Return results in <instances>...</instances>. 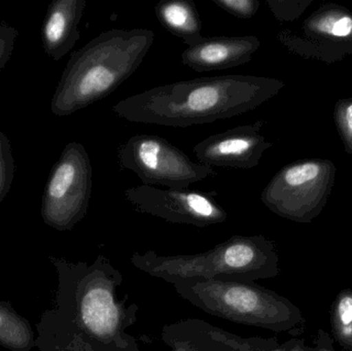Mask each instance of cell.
Segmentation results:
<instances>
[{"label": "cell", "mask_w": 352, "mask_h": 351, "mask_svg": "<svg viewBox=\"0 0 352 351\" xmlns=\"http://www.w3.org/2000/svg\"><path fill=\"white\" fill-rule=\"evenodd\" d=\"M19 31L14 27L0 23V71L6 67L14 52Z\"/></svg>", "instance_id": "17"}, {"label": "cell", "mask_w": 352, "mask_h": 351, "mask_svg": "<svg viewBox=\"0 0 352 351\" xmlns=\"http://www.w3.org/2000/svg\"><path fill=\"white\" fill-rule=\"evenodd\" d=\"M261 122L238 126L213 134L197 144L192 152L205 166L250 169L258 164L266 148L271 146L260 134Z\"/></svg>", "instance_id": "7"}, {"label": "cell", "mask_w": 352, "mask_h": 351, "mask_svg": "<svg viewBox=\"0 0 352 351\" xmlns=\"http://www.w3.org/2000/svg\"><path fill=\"white\" fill-rule=\"evenodd\" d=\"M215 5L239 19H250L256 14L260 2L256 0H211Z\"/></svg>", "instance_id": "16"}, {"label": "cell", "mask_w": 352, "mask_h": 351, "mask_svg": "<svg viewBox=\"0 0 352 351\" xmlns=\"http://www.w3.org/2000/svg\"><path fill=\"white\" fill-rule=\"evenodd\" d=\"M86 0H55L47 6L41 30L45 53L54 61L67 55L80 39L78 25Z\"/></svg>", "instance_id": "9"}, {"label": "cell", "mask_w": 352, "mask_h": 351, "mask_svg": "<svg viewBox=\"0 0 352 351\" xmlns=\"http://www.w3.org/2000/svg\"><path fill=\"white\" fill-rule=\"evenodd\" d=\"M118 158L122 168L133 171L146 185L182 191L217 175L213 167L192 162L177 146L156 135L132 136L118 148Z\"/></svg>", "instance_id": "4"}, {"label": "cell", "mask_w": 352, "mask_h": 351, "mask_svg": "<svg viewBox=\"0 0 352 351\" xmlns=\"http://www.w3.org/2000/svg\"><path fill=\"white\" fill-rule=\"evenodd\" d=\"M279 82L243 74L171 82L132 95L111 107L132 123L186 128L243 115L275 94Z\"/></svg>", "instance_id": "1"}, {"label": "cell", "mask_w": 352, "mask_h": 351, "mask_svg": "<svg viewBox=\"0 0 352 351\" xmlns=\"http://www.w3.org/2000/svg\"><path fill=\"white\" fill-rule=\"evenodd\" d=\"M32 326L19 315L8 301L0 300V346L12 351H30L36 348Z\"/></svg>", "instance_id": "12"}, {"label": "cell", "mask_w": 352, "mask_h": 351, "mask_svg": "<svg viewBox=\"0 0 352 351\" xmlns=\"http://www.w3.org/2000/svg\"><path fill=\"white\" fill-rule=\"evenodd\" d=\"M258 45L260 41L252 35L203 36L182 52V61L197 72L229 69L250 62Z\"/></svg>", "instance_id": "8"}, {"label": "cell", "mask_w": 352, "mask_h": 351, "mask_svg": "<svg viewBox=\"0 0 352 351\" xmlns=\"http://www.w3.org/2000/svg\"><path fill=\"white\" fill-rule=\"evenodd\" d=\"M155 12L160 24L188 47L203 38L202 22L194 1L164 0L157 4Z\"/></svg>", "instance_id": "11"}, {"label": "cell", "mask_w": 352, "mask_h": 351, "mask_svg": "<svg viewBox=\"0 0 352 351\" xmlns=\"http://www.w3.org/2000/svg\"><path fill=\"white\" fill-rule=\"evenodd\" d=\"M93 168L82 144H66L54 164L43 190L41 214L58 231L72 230L84 218L90 203Z\"/></svg>", "instance_id": "3"}, {"label": "cell", "mask_w": 352, "mask_h": 351, "mask_svg": "<svg viewBox=\"0 0 352 351\" xmlns=\"http://www.w3.org/2000/svg\"><path fill=\"white\" fill-rule=\"evenodd\" d=\"M335 333L342 343L352 346V293L343 292L338 298L333 317Z\"/></svg>", "instance_id": "13"}, {"label": "cell", "mask_w": 352, "mask_h": 351, "mask_svg": "<svg viewBox=\"0 0 352 351\" xmlns=\"http://www.w3.org/2000/svg\"><path fill=\"white\" fill-rule=\"evenodd\" d=\"M320 351H329V350H320Z\"/></svg>", "instance_id": "20"}, {"label": "cell", "mask_w": 352, "mask_h": 351, "mask_svg": "<svg viewBox=\"0 0 352 351\" xmlns=\"http://www.w3.org/2000/svg\"><path fill=\"white\" fill-rule=\"evenodd\" d=\"M339 123L345 138L352 146V102L346 103L339 113Z\"/></svg>", "instance_id": "18"}, {"label": "cell", "mask_w": 352, "mask_h": 351, "mask_svg": "<svg viewBox=\"0 0 352 351\" xmlns=\"http://www.w3.org/2000/svg\"><path fill=\"white\" fill-rule=\"evenodd\" d=\"M314 28L320 33L335 37H346L352 34V18L347 14H329L314 22Z\"/></svg>", "instance_id": "15"}, {"label": "cell", "mask_w": 352, "mask_h": 351, "mask_svg": "<svg viewBox=\"0 0 352 351\" xmlns=\"http://www.w3.org/2000/svg\"><path fill=\"white\" fill-rule=\"evenodd\" d=\"M212 284L210 292L217 296L219 309L227 310V315L248 319L250 323H276L285 309L281 303L248 286Z\"/></svg>", "instance_id": "10"}, {"label": "cell", "mask_w": 352, "mask_h": 351, "mask_svg": "<svg viewBox=\"0 0 352 351\" xmlns=\"http://www.w3.org/2000/svg\"><path fill=\"white\" fill-rule=\"evenodd\" d=\"M328 179V166L322 163L289 165L273 177L261 197L280 216L303 218L322 199Z\"/></svg>", "instance_id": "6"}, {"label": "cell", "mask_w": 352, "mask_h": 351, "mask_svg": "<svg viewBox=\"0 0 352 351\" xmlns=\"http://www.w3.org/2000/svg\"><path fill=\"white\" fill-rule=\"evenodd\" d=\"M150 29H111L70 56L51 102L52 113L67 117L102 100L125 82L154 43Z\"/></svg>", "instance_id": "2"}, {"label": "cell", "mask_w": 352, "mask_h": 351, "mask_svg": "<svg viewBox=\"0 0 352 351\" xmlns=\"http://www.w3.org/2000/svg\"><path fill=\"white\" fill-rule=\"evenodd\" d=\"M124 194L126 200L140 212L170 222L205 226L221 223L227 218L225 210L213 201L208 193L142 185L126 189Z\"/></svg>", "instance_id": "5"}, {"label": "cell", "mask_w": 352, "mask_h": 351, "mask_svg": "<svg viewBox=\"0 0 352 351\" xmlns=\"http://www.w3.org/2000/svg\"><path fill=\"white\" fill-rule=\"evenodd\" d=\"M14 156L8 136L0 130V204L10 192L14 181Z\"/></svg>", "instance_id": "14"}, {"label": "cell", "mask_w": 352, "mask_h": 351, "mask_svg": "<svg viewBox=\"0 0 352 351\" xmlns=\"http://www.w3.org/2000/svg\"><path fill=\"white\" fill-rule=\"evenodd\" d=\"M293 351H304V350H302L301 348H294Z\"/></svg>", "instance_id": "19"}]
</instances>
